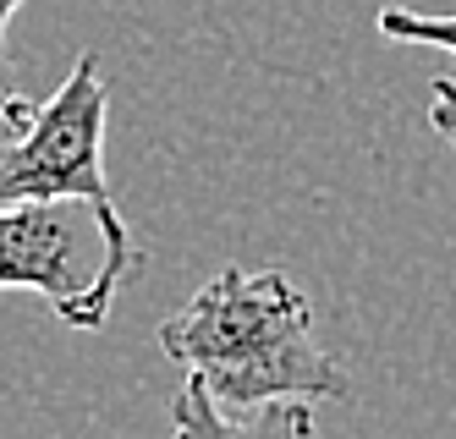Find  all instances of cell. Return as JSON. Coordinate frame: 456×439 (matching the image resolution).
<instances>
[{"label":"cell","instance_id":"obj_1","mask_svg":"<svg viewBox=\"0 0 456 439\" xmlns=\"http://www.w3.org/2000/svg\"><path fill=\"white\" fill-rule=\"evenodd\" d=\"M159 352L199 374L225 412L352 395L336 357L319 352L314 308L286 269L225 264L176 319L159 324Z\"/></svg>","mask_w":456,"mask_h":439},{"label":"cell","instance_id":"obj_2","mask_svg":"<svg viewBox=\"0 0 456 439\" xmlns=\"http://www.w3.org/2000/svg\"><path fill=\"white\" fill-rule=\"evenodd\" d=\"M105 110H110V88L100 77V55L88 50L77 55L67 83L39 105L22 138L0 143V204H12V198H72V204L94 209V231H100L105 248L100 280H94L100 319H110L121 280L143 264L105 176Z\"/></svg>","mask_w":456,"mask_h":439},{"label":"cell","instance_id":"obj_3","mask_svg":"<svg viewBox=\"0 0 456 439\" xmlns=\"http://www.w3.org/2000/svg\"><path fill=\"white\" fill-rule=\"evenodd\" d=\"M0 291H39L61 324L100 329L94 275H83V236L72 198H12L0 204Z\"/></svg>","mask_w":456,"mask_h":439},{"label":"cell","instance_id":"obj_4","mask_svg":"<svg viewBox=\"0 0 456 439\" xmlns=\"http://www.w3.org/2000/svg\"><path fill=\"white\" fill-rule=\"evenodd\" d=\"M171 439H314L308 401H265L248 412H225L199 374L171 395Z\"/></svg>","mask_w":456,"mask_h":439},{"label":"cell","instance_id":"obj_5","mask_svg":"<svg viewBox=\"0 0 456 439\" xmlns=\"http://www.w3.org/2000/svg\"><path fill=\"white\" fill-rule=\"evenodd\" d=\"M374 22H379L385 39L435 45V50H451V55H456V17H423V12H407V6H385Z\"/></svg>","mask_w":456,"mask_h":439},{"label":"cell","instance_id":"obj_6","mask_svg":"<svg viewBox=\"0 0 456 439\" xmlns=\"http://www.w3.org/2000/svg\"><path fill=\"white\" fill-rule=\"evenodd\" d=\"M39 116V105L34 99H22L12 83H0V143H12V138H22L28 132V121Z\"/></svg>","mask_w":456,"mask_h":439},{"label":"cell","instance_id":"obj_7","mask_svg":"<svg viewBox=\"0 0 456 439\" xmlns=\"http://www.w3.org/2000/svg\"><path fill=\"white\" fill-rule=\"evenodd\" d=\"M429 88H435L429 93V126L456 149V77H435Z\"/></svg>","mask_w":456,"mask_h":439},{"label":"cell","instance_id":"obj_8","mask_svg":"<svg viewBox=\"0 0 456 439\" xmlns=\"http://www.w3.org/2000/svg\"><path fill=\"white\" fill-rule=\"evenodd\" d=\"M22 12V0H0V83H12V55H6V33H12V17Z\"/></svg>","mask_w":456,"mask_h":439}]
</instances>
